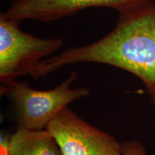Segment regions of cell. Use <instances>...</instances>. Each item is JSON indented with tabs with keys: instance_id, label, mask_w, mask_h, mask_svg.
Wrapping results in <instances>:
<instances>
[{
	"instance_id": "cell-3",
	"label": "cell",
	"mask_w": 155,
	"mask_h": 155,
	"mask_svg": "<svg viewBox=\"0 0 155 155\" xmlns=\"http://www.w3.org/2000/svg\"><path fill=\"white\" fill-rule=\"evenodd\" d=\"M16 21L0 16V81L2 86L32 75L43 58L62 47L61 38H40L19 28Z\"/></svg>"
},
{
	"instance_id": "cell-4",
	"label": "cell",
	"mask_w": 155,
	"mask_h": 155,
	"mask_svg": "<svg viewBox=\"0 0 155 155\" xmlns=\"http://www.w3.org/2000/svg\"><path fill=\"white\" fill-rule=\"evenodd\" d=\"M63 155H124L114 137L91 125L69 108H63L46 128Z\"/></svg>"
},
{
	"instance_id": "cell-2",
	"label": "cell",
	"mask_w": 155,
	"mask_h": 155,
	"mask_svg": "<svg viewBox=\"0 0 155 155\" xmlns=\"http://www.w3.org/2000/svg\"><path fill=\"white\" fill-rule=\"evenodd\" d=\"M73 71L59 86L50 90H36L26 81L1 86V95L7 96L16 110L19 127L31 130L46 129L48 124L68 104L88 96L86 88H71L77 79Z\"/></svg>"
},
{
	"instance_id": "cell-6",
	"label": "cell",
	"mask_w": 155,
	"mask_h": 155,
	"mask_svg": "<svg viewBox=\"0 0 155 155\" xmlns=\"http://www.w3.org/2000/svg\"><path fill=\"white\" fill-rule=\"evenodd\" d=\"M9 155H63L49 131L19 127L9 138Z\"/></svg>"
},
{
	"instance_id": "cell-5",
	"label": "cell",
	"mask_w": 155,
	"mask_h": 155,
	"mask_svg": "<svg viewBox=\"0 0 155 155\" xmlns=\"http://www.w3.org/2000/svg\"><path fill=\"white\" fill-rule=\"evenodd\" d=\"M154 0H14L0 16L20 22L26 19L48 22L92 7H107L118 12Z\"/></svg>"
},
{
	"instance_id": "cell-7",
	"label": "cell",
	"mask_w": 155,
	"mask_h": 155,
	"mask_svg": "<svg viewBox=\"0 0 155 155\" xmlns=\"http://www.w3.org/2000/svg\"><path fill=\"white\" fill-rule=\"evenodd\" d=\"M124 155H145L144 147L136 141H130L122 144Z\"/></svg>"
},
{
	"instance_id": "cell-1",
	"label": "cell",
	"mask_w": 155,
	"mask_h": 155,
	"mask_svg": "<svg viewBox=\"0 0 155 155\" xmlns=\"http://www.w3.org/2000/svg\"><path fill=\"white\" fill-rule=\"evenodd\" d=\"M81 63L106 64L132 73L144 83L155 106V2L119 12L115 27L106 36L44 59L31 77L43 78Z\"/></svg>"
}]
</instances>
